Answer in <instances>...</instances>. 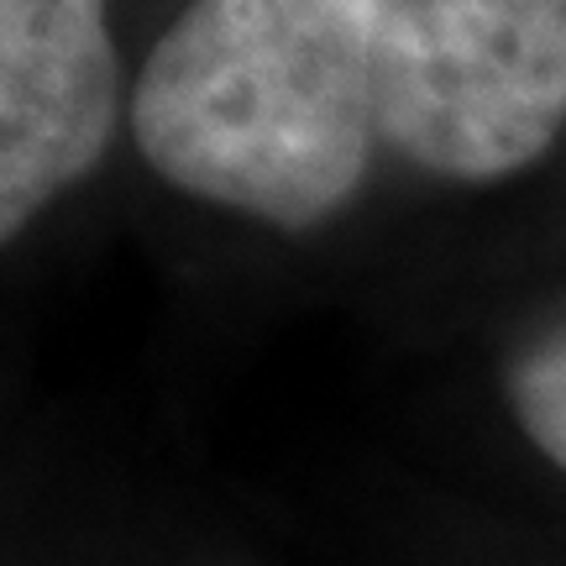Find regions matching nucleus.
<instances>
[{
    "instance_id": "7ed1b4c3",
    "label": "nucleus",
    "mask_w": 566,
    "mask_h": 566,
    "mask_svg": "<svg viewBox=\"0 0 566 566\" xmlns=\"http://www.w3.org/2000/svg\"><path fill=\"white\" fill-rule=\"evenodd\" d=\"M122 122L105 0H0V237L80 184Z\"/></svg>"
},
{
    "instance_id": "20e7f679",
    "label": "nucleus",
    "mask_w": 566,
    "mask_h": 566,
    "mask_svg": "<svg viewBox=\"0 0 566 566\" xmlns=\"http://www.w3.org/2000/svg\"><path fill=\"white\" fill-rule=\"evenodd\" d=\"M509 405L530 441L566 472V321L520 346L509 363Z\"/></svg>"
},
{
    "instance_id": "f257e3e1",
    "label": "nucleus",
    "mask_w": 566,
    "mask_h": 566,
    "mask_svg": "<svg viewBox=\"0 0 566 566\" xmlns=\"http://www.w3.org/2000/svg\"><path fill=\"white\" fill-rule=\"evenodd\" d=\"M132 137L184 195L321 226L378 147L373 0H189L132 90Z\"/></svg>"
},
{
    "instance_id": "f03ea898",
    "label": "nucleus",
    "mask_w": 566,
    "mask_h": 566,
    "mask_svg": "<svg viewBox=\"0 0 566 566\" xmlns=\"http://www.w3.org/2000/svg\"><path fill=\"white\" fill-rule=\"evenodd\" d=\"M373 111L420 174L530 168L566 126V0H373Z\"/></svg>"
}]
</instances>
